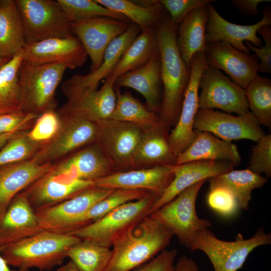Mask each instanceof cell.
Listing matches in <instances>:
<instances>
[{
    "label": "cell",
    "mask_w": 271,
    "mask_h": 271,
    "mask_svg": "<svg viewBox=\"0 0 271 271\" xmlns=\"http://www.w3.org/2000/svg\"><path fill=\"white\" fill-rule=\"evenodd\" d=\"M23 60V51L0 67V115L23 111L18 71Z\"/></svg>",
    "instance_id": "e575fe53"
},
{
    "label": "cell",
    "mask_w": 271,
    "mask_h": 271,
    "mask_svg": "<svg viewBox=\"0 0 271 271\" xmlns=\"http://www.w3.org/2000/svg\"><path fill=\"white\" fill-rule=\"evenodd\" d=\"M94 143L53 166L52 171L70 178L93 182L115 172L107 157Z\"/></svg>",
    "instance_id": "cb8c5ba5"
},
{
    "label": "cell",
    "mask_w": 271,
    "mask_h": 271,
    "mask_svg": "<svg viewBox=\"0 0 271 271\" xmlns=\"http://www.w3.org/2000/svg\"><path fill=\"white\" fill-rule=\"evenodd\" d=\"M206 181L190 186L149 215L176 235L180 243L188 248L197 232L212 226L209 220L200 218L196 211L198 194Z\"/></svg>",
    "instance_id": "52a82bcc"
},
{
    "label": "cell",
    "mask_w": 271,
    "mask_h": 271,
    "mask_svg": "<svg viewBox=\"0 0 271 271\" xmlns=\"http://www.w3.org/2000/svg\"><path fill=\"white\" fill-rule=\"evenodd\" d=\"M127 23L106 17H95L70 23L72 34L80 41L91 61L90 71L101 65L109 44L123 34Z\"/></svg>",
    "instance_id": "5bb4252c"
},
{
    "label": "cell",
    "mask_w": 271,
    "mask_h": 271,
    "mask_svg": "<svg viewBox=\"0 0 271 271\" xmlns=\"http://www.w3.org/2000/svg\"><path fill=\"white\" fill-rule=\"evenodd\" d=\"M249 109L261 125L271 127V79L257 75L244 89Z\"/></svg>",
    "instance_id": "74e56055"
},
{
    "label": "cell",
    "mask_w": 271,
    "mask_h": 271,
    "mask_svg": "<svg viewBox=\"0 0 271 271\" xmlns=\"http://www.w3.org/2000/svg\"><path fill=\"white\" fill-rule=\"evenodd\" d=\"M204 53L208 66L222 70L244 89L258 75L255 56L241 52L227 42L207 43Z\"/></svg>",
    "instance_id": "ac0fdd59"
},
{
    "label": "cell",
    "mask_w": 271,
    "mask_h": 271,
    "mask_svg": "<svg viewBox=\"0 0 271 271\" xmlns=\"http://www.w3.org/2000/svg\"><path fill=\"white\" fill-rule=\"evenodd\" d=\"M96 143L115 172L132 170L134 156L143 129L128 122L106 119L98 121Z\"/></svg>",
    "instance_id": "30bf717a"
},
{
    "label": "cell",
    "mask_w": 271,
    "mask_h": 271,
    "mask_svg": "<svg viewBox=\"0 0 271 271\" xmlns=\"http://www.w3.org/2000/svg\"><path fill=\"white\" fill-rule=\"evenodd\" d=\"M26 45L16 1H0V57L9 60L22 52Z\"/></svg>",
    "instance_id": "4dcf8cb0"
},
{
    "label": "cell",
    "mask_w": 271,
    "mask_h": 271,
    "mask_svg": "<svg viewBox=\"0 0 271 271\" xmlns=\"http://www.w3.org/2000/svg\"><path fill=\"white\" fill-rule=\"evenodd\" d=\"M161 196L150 192L138 200L117 207L100 219L70 233L81 240L110 248L120 236L151 214Z\"/></svg>",
    "instance_id": "277c9868"
},
{
    "label": "cell",
    "mask_w": 271,
    "mask_h": 271,
    "mask_svg": "<svg viewBox=\"0 0 271 271\" xmlns=\"http://www.w3.org/2000/svg\"><path fill=\"white\" fill-rule=\"evenodd\" d=\"M38 116L22 110L0 115V134L23 131L28 124Z\"/></svg>",
    "instance_id": "7dc6e473"
},
{
    "label": "cell",
    "mask_w": 271,
    "mask_h": 271,
    "mask_svg": "<svg viewBox=\"0 0 271 271\" xmlns=\"http://www.w3.org/2000/svg\"><path fill=\"white\" fill-rule=\"evenodd\" d=\"M177 27L167 13L154 28L159 45L163 85L159 115L170 127L175 125L178 119L191 74V65L184 62L177 45Z\"/></svg>",
    "instance_id": "6da1fadb"
},
{
    "label": "cell",
    "mask_w": 271,
    "mask_h": 271,
    "mask_svg": "<svg viewBox=\"0 0 271 271\" xmlns=\"http://www.w3.org/2000/svg\"><path fill=\"white\" fill-rule=\"evenodd\" d=\"M174 271H199V267L194 260L183 255L175 264Z\"/></svg>",
    "instance_id": "f907efd6"
},
{
    "label": "cell",
    "mask_w": 271,
    "mask_h": 271,
    "mask_svg": "<svg viewBox=\"0 0 271 271\" xmlns=\"http://www.w3.org/2000/svg\"><path fill=\"white\" fill-rule=\"evenodd\" d=\"M42 144L31 140L21 132L12 138L0 151V167L31 158Z\"/></svg>",
    "instance_id": "b9f144b4"
},
{
    "label": "cell",
    "mask_w": 271,
    "mask_h": 271,
    "mask_svg": "<svg viewBox=\"0 0 271 271\" xmlns=\"http://www.w3.org/2000/svg\"><path fill=\"white\" fill-rule=\"evenodd\" d=\"M93 186V181L70 178L51 169L22 192L37 211L62 202Z\"/></svg>",
    "instance_id": "d6986e66"
},
{
    "label": "cell",
    "mask_w": 271,
    "mask_h": 271,
    "mask_svg": "<svg viewBox=\"0 0 271 271\" xmlns=\"http://www.w3.org/2000/svg\"><path fill=\"white\" fill-rule=\"evenodd\" d=\"M114 89L116 103L109 119L130 123L143 129L152 127L161 121L159 114L150 111L129 92L121 93L119 88Z\"/></svg>",
    "instance_id": "836d02e7"
},
{
    "label": "cell",
    "mask_w": 271,
    "mask_h": 271,
    "mask_svg": "<svg viewBox=\"0 0 271 271\" xmlns=\"http://www.w3.org/2000/svg\"><path fill=\"white\" fill-rule=\"evenodd\" d=\"M112 256V250L88 241L80 240L71 247L66 257L79 271H105Z\"/></svg>",
    "instance_id": "8d00e7d4"
},
{
    "label": "cell",
    "mask_w": 271,
    "mask_h": 271,
    "mask_svg": "<svg viewBox=\"0 0 271 271\" xmlns=\"http://www.w3.org/2000/svg\"><path fill=\"white\" fill-rule=\"evenodd\" d=\"M27 44L72 35L70 23L57 1L16 0Z\"/></svg>",
    "instance_id": "ba28073f"
},
{
    "label": "cell",
    "mask_w": 271,
    "mask_h": 271,
    "mask_svg": "<svg viewBox=\"0 0 271 271\" xmlns=\"http://www.w3.org/2000/svg\"><path fill=\"white\" fill-rule=\"evenodd\" d=\"M23 131H14L0 134V149H1L12 138Z\"/></svg>",
    "instance_id": "816d5d0a"
},
{
    "label": "cell",
    "mask_w": 271,
    "mask_h": 271,
    "mask_svg": "<svg viewBox=\"0 0 271 271\" xmlns=\"http://www.w3.org/2000/svg\"><path fill=\"white\" fill-rule=\"evenodd\" d=\"M193 127L196 131L208 132L229 142L245 139L257 142L265 134L250 111L235 115L213 109H198Z\"/></svg>",
    "instance_id": "4fadbf2b"
},
{
    "label": "cell",
    "mask_w": 271,
    "mask_h": 271,
    "mask_svg": "<svg viewBox=\"0 0 271 271\" xmlns=\"http://www.w3.org/2000/svg\"><path fill=\"white\" fill-rule=\"evenodd\" d=\"M80 240L70 233L42 230L0 247V252L10 266L48 271L62 265L68 249Z\"/></svg>",
    "instance_id": "3957f363"
},
{
    "label": "cell",
    "mask_w": 271,
    "mask_h": 271,
    "mask_svg": "<svg viewBox=\"0 0 271 271\" xmlns=\"http://www.w3.org/2000/svg\"><path fill=\"white\" fill-rule=\"evenodd\" d=\"M191 74L186 88L178 119L169 132V141L171 150L177 157L194 140L197 132L194 123L199 109V81L208 64L204 52L196 53L190 61Z\"/></svg>",
    "instance_id": "7c38bea8"
},
{
    "label": "cell",
    "mask_w": 271,
    "mask_h": 271,
    "mask_svg": "<svg viewBox=\"0 0 271 271\" xmlns=\"http://www.w3.org/2000/svg\"><path fill=\"white\" fill-rule=\"evenodd\" d=\"M114 86L118 88L125 87L136 90L145 98L146 106L159 114L163 97L160 57L118 77Z\"/></svg>",
    "instance_id": "83f0119b"
},
{
    "label": "cell",
    "mask_w": 271,
    "mask_h": 271,
    "mask_svg": "<svg viewBox=\"0 0 271 271\" xmlns=\"http://www.w3.org/2000/svg\"><path fill=\"white\" fill-rule=\"evenodd\" d=\"M173 233L149 215L113 244L105 271H130L149 262L170 244Z\"/></svg>",
    "instance_id": "7a4b0ae2"
},
{
    "label": "cell",
    "mask_w": 271,
    "mask_h": 271,
    "mask_svg": "<svg viewBox=\"0 0 271 271\" xmlns=\"http://www.w3.org/2000/svg\"><path fill=\"white\" fill-rule=\"evenodd\" d=\"M234 167L229 162L220 161H197L174 165V178L154 204L151 213L194 184L227 173L233 170Z\"/></svg>",
    "instance_id": "7402d4cb"
},
{
    "label": "cell",
    "mask_w": 271,
    "mask_h": 271,
    "mask_svg": "<svg viewBox=\"0 0 271 271\" xmlns=\"http://www.w3.org/2000/svg\"><path fill=\"white\" fill-rule=\"evenodd\" d=\"M189 147L177 158L176 165L197 161H220L239 165L241 158L237 146L232 142L216 137L206 131H196Z\"/></svg>",
    "instance_id": "f1b7e54d"
},
{
    "label": "cell",
    "mask_w": 271,
    "mask_h": 271,
    "mask_svg": "<svg viewBox=\"0 0 271 271\" xmlns=\"http://www.w3.org/2000/svg\"><path fill=\"white\" fill-rule=\"evenodd\" d=\"M248 169L266 178L271 176V135L265 134L252 148Z\"/></svg>",
    "instance_id": "ee69618b"
},
{
    "label": "cell",
    "mask_w": 271,
    "mask_h": 271,
    "mask_svg": "<svg viewBox=\"0 0 271 271\" xmlns=\"http://www.w3.org/2000/svg\"><path fill=\"white\" fill-rule=\"evenodd\" d=\"M170 127L161 119L154 126L143 130L134 156L132 170L176 165L177 157L169 141Z\"/></svg>",
    "instance_id": "484cf974"
},
{
    "label": "cell",
    "mask_w": 271,
    "mask_h": 271,
    "mask_svg": "<svg viewBox=\"0 0 271 271\" xmlns=\"http://www.w3.org/2000/svg\"><path fill=\"white\" fill-rule=\"evenodd\" d=\"M173 166L116 172L94 181V186L108 189L144 190L162 195L174 178Z\"/></svg>",
    "instance_id": "44dd1931"
},
{
    "label": "cell",
    "mask_w": 271,
    "mask_h": 271,
    "mask_svg": "<svg viewBox=\"0 0 271 271\" xmlns=\"http://www.w3.org/2000/svg\"><path fill=\"white\" fill-rule=\"evenodd\" d=\"M113 12L124 16L141 31L154 28L167 13L160 1H142L139 5L128 0H95Z\"/></svg>",
    "instance_id": "d6a6232c"
},
{
    "label": "cell",
    "mask_w": 271,
    "mask_h": 271,
    "mask_svg": "<svg viewBox=\"0 0 271 271\" xmlns=\"http://www.w3.org/2000/svg\"><path fill=\"white\" fill-rule=\"evenodd\" d=\"M199 89V109L216 108L237 115L250 112L244 89L218 69L207 66L201 76Z\"/></svg>",
    "instance_id": "8fae6325"
},
{
    "label": "cell",
    "mask_w": 271,
    "mask_h": 271,
    "mask_svg": "<svg viewBox=\"0 0 271 271\" xmlns=\"http://www.w3.org/2000/svg\"><path fill=\"white\" fill-rule=\"evenodd\" d=\"M61 124L60 115L54 110L45 111L38 116L27 136L32 141L42 144L48 142L57 133Z\"/></svg>",
    "instance_id": "7bdbcfd3"
},
{
    "label": "cell",
    "mask_w": 271,
    "mask_h": 271,
    "mask_svg": "<svg viewBox=\"0 0 271 271\" xmlns=\"http://www.w3.org/2000/svg\"><path fill=\"white\" fill-rule=\"evenodd\" d=\"M270 243V234L265 233L262 228L248 239H244L239 233L232 241L218 239L208 228L197 232L188 248L203 251L209 259L214 271H237L252 250Z\"/></svg>",
    "instance_id": "5b68a950"
},
{
    "label": "cell",
    "mask_w": 271,
    "mask_h": 271,
    "mask_svg": "<svg viewBox=\"0 0 271 271\" xmlns=\"http://www.w3.org/2000/svg\"><path fill=\"white\" fill-rule=\"evenodd\" d=\"M141 30L134 23L114 39L107 46L101 65L96 70L84 75H75L65 81L62 88L84 89H97L99 83L106 79L116 66L124 53L140 34Z\"/></svg>",
    "instance_id": "d4e9b609"
},
{
    "label": "cell",
    "mask_w": 271,
    "mask_h": 271,
    "mask_svg": "<svg viewBox=\"0 0 271 271\" xmlns=\"http://www.w3.org/2000/svg\"><path fill=\"white\" fill-rule=\"evenodd\" d=\"M56 271H79L74 263L69 261L67 263L61 265Z\"/></svg>",
    "instance_id": "db71d44e"
},
{
    "label": "cell",
    "mask_w": 271,
    "mask_h": 271,
    "mask_svg": "<svg viewBox=\"0 0 271 271\" xmlns=\"http://www.w3.org/2000/svg\"><path fill=\"white\" fill-rule=\"evenodd\" d=\"M207 6L192 11L177 27V45L182 59L188 65L194 54L205 52L206 48Z\"/></svg>",
    "instance_id": "f546056e"
},
{
    "label": "cell",
    "mask_w": 271,
    "mask_h": 271,
    "mask_svg": "<svg viewBox=\"0 0 271 271\" xmlns=\"http://www.w3.org/2000/svg\"><path fill=\"white\" fill-rule=\"evenodd\" d=\"M177 253L176 248L165 249L149 262L137 268L136 271H174Z\"/></svg>",
    "instance_id": "c3c4849f"
},
{
    "label": "cell",
    "mask_w": 271,
    "mask_h": 271,
    "mask_svg": "<svg viewBox=\"0 0 271 271\" xmlns=\"http://www.w3.org/2000/svg\"><path fill=\"white\" fill-rule=\"evenodd\" d=\"M41 231L36 212L22 192L0 215V247Z\"/></svg>",
    "instance_id": "603a6c76"
},
{
    "label": "cell",
    "mask_w": 271,
    "mask_h": 271,
    "mask_svg": "<svg viewBox=\"0 0 271 271\" xmlns=\"http://www.w3.org/2000/svg\"><path fill=\"white\" fill-rule=\"evenodd\" d=\"M214 0H161L160 3L168 13L172 22L178 26L194 10L207 6Z\"/></svg>",
    "instance_id": "f6af8a7d"
},
{
    "label": "cell",
    "mask_w": 271,
    "mask_h": 271,
    "mask_svg": "<svg viewBox=\"0 0 271 271\" xmlns=\"http://www.w3.org/2000/svg\"><path fill=\"white\" fill-rule=\"evenodd\" d=\"M159 57V45L154 29L141 31L105 79H109L114 83L115 80L121 75Z\"/></svg>",
    "instance_id": "1f68e13d"
},
{
    "label": "cell",
    "mask_w": 271,
    "mask_h": 271,
    "mask_svg": "<svg viewBox=\"0 0 271 271\" xmlns=\"http://www.w3.org/2000/svg\"><path fill=\"white\" fill-rule=\"evenodd\" d=\"M53 167L51 163L37 164L30 159L0 167V215L18 194Z\"/></svg>",
    "instance_id": "4316f807"
},
{
    "label": "cell",
    "mask_w": 271,
    "mask_h": 271,
    "mask_svg": "<svg viewBox=\"0 0 271 271\" xmlns=\"http://www.w3.org/2000/svg\"><path fill=\"white\" fill-rule=\"evenodd\" d=\"M88 56L78 39L72 35L28 44L23 60L34 64H60L67 69L82 66Z\"/></svg>",
    "instance_id": "e0dca14e"
},
{
    "label": "cell",
    "mask_w": 271,
    "mask_h": 271,
    "mask_svg": "<svg viewBox=\"0 0 271 271\" xmlns=\"http://www.w3.org/2000/svg\"><path fill=\"white\" fill-rule=\"evenodd\" d=\"M208 181L209 189L207 203L209 207L221 216L229 218L234 216L240 208L232 190L217 176Z\"/></svg>",
    "instance_id": "60d3db41"
},
{
    "label": "cell",
    "mask_w": 271,
    "mask_h": 271,
    "mask_svg": "<svg viewBox=\"0 0 271 271\" xmlns=\"http://www.w3.org/2000/svg\"><path fill=\"white\" fill-rule=\"evenodd\" d=\"M67 69L60 64H34L23 60L18 71L23 110L39 115L54 110L56 89Z\"/></svg>",
    "instance_id": "8992f818"
},
{
    "label": "cell",
    "mask_w": 271,
    "mask_h": 271,
    "mask_svg": "<svg viewBox=\"0 0 271 271\" xmlns=\"http://www.w3.org/2000/svg\"><path fill=\"white\" fill-rule=\"evenodd\" d=\"M207 8V44L224 41L246 54H249V50L244 42H249L256 47L262 45L263 41L257 37V32L261 27L271 25V11L268 6L264 9L261 19L257 23L249 25H238L227 21L211 4H208Z\"/></svg>",
    "instance_id": "2e32d148"
},
{
    "label": "cell",
    "mask_w": 271,
    "mask_h": 271,
    "mask_svg": "<svg viewBox=\"0 0 271 271\" xmlns=\"http://www.w3.org/2000/svg\"><path fill=\"white\" fill-rule=\"evenodd\" d=\"M70 23L95 17H109L127 23L124 16L113 12L95 0H57Z\"/></svg>",
    "instance_id": "ab89813d"
},
{
    "label": "cell",
    "mask_w": 271,
    "mask_h": 271,
    "mask_svg": "<svg viewBox=\"0 0 271 271\" xmlns=\"http://www.w3.org/2000/svg\"><path fill=\"white\" fill-rule=\"evenodd\" d=\"M224 181L234 193L239 207L244 210L248 209L254 189L261 188L267 182V178L248 169L232 170L217 176Z\"/></svg>",
    "instance_id": "f35d334b"
},
{
    "label": "cell",
    "mask_w": 271,
    "mask_h": 271,
    "mask_svg": "<svg viewBox=\"0 0 271 271\" xmlns=\"http://www.w3.org/2000/svg\"><path fill=\"white\" fill-rule=\"evenodd\" d=\"M0 271H30V270H24L18 269L17 270L12 269L7 261L2 255L0 252Z\"/></svg>",
    "instance_id": "f5cc1de1"
},
{
    "label": "cell",
    "mask_w": 271,
    "mask_h": 271,
    "mask_svg": "<svg viewBox=\"0 0 271 271\" xmlns=\"http://www.w3.org/2000/svg\"><path fill=\"white\" fill-rule=\"evenodd\" d=\"M151 192L140 189H116L96 203L69 227L67 233L91 224L104 216L117 207L138 200Z\"/></svg>",
    "instance_id": "d590c367"
},
{
    "label": "cell",
    "mask_w": 271,
    "mask_h": 271,
    "mask_svg": "<svg viewBox=\"0 0 271 271\" xmlns=\"http://www.w3.org/2000/svg\"><path fill=\"white\" fill-rule=\"evenodd\" d=\"M8 60L3 59L0 57V67L7 61H8Z\"/></svg>",
    "instance_id": "11a10c76"
},
{
    "label": "cell",
    "mask_w": 271,
    "mask_h": 271,
    "mask_svg": "<svg viewBox=\"0 0 271 271\" xmlns=\"http://www.w3.org/2000/svg\"><path fill=\"white\" fill-rule=\"evenodd\" d=\"M61 124L53 139L38 150L31 158L37 164H48L53 160L89 143H94L96 123L76 113L60 112Z\"/></svg>",
    "instance_id": "9c48e42d"
},
{
    "label": "cell",
    "mask_w": 271,
    "mask_h": 271,
    "mask_svg": "<svg viewBox=\"0 0 271 271\" xmlns=\"http://www.w3.org/2000/svg\"><path fill=\"white\" fill-rule=\"evenodd\" d=\"M257 34H259L264 41V45L256 47L249 42L246 41L244 44L250 50L254 52L256 57L260 60L258 63V72L264 73H271V27L265 26L258 29Z\"/></svg>",
    "instance_id": "bcb514c9"
},
{
    "label": "cell",
    "mask_w": 271,
    "mask_h": 271,
    "mask_svg": "<svg viewBox=\"0 0 271 271\" xmlns=\"http://www.w3.org/2000/svg\"><path fill=\"white\" fill-rule=\"evenodd\" d=\"M270 0H233L232 4L242 14L245 16H255L258 14V6Z\"/></svg>",
    "instance_id": "681fc988"
},
{
    "label": "cell",
    "mask_w": 271,
    "mask_h": 271,
    "mask_svg": "<svg viewBox=\"0 0 271 271\" xmlns=\"http://www.w3.org/2000/svg\"><path fill=\"white\" fill-rule=\"evenodd\" d=\"M113 190L93 186L58 204L35 211L42 230L67 233L74 221Z\"/></svg>",
    "instance_id": "9a60e30c"
},
{
    "label": "cell",
    "mask_w": 271,
    "mask_h": 271,
    "mask_svg": "<svg viewBox=\"0 0 271 271\" xmlns=\"http://www.w3.org/2000/svg\"><path fill=\"white\" fill-rule=\"evenodd\" d=\"M62 88L68 100L60 112L80 114L97 122L109 118L114 109V82L109 79L98 90Z\"/></svg>",
    "instance_id": "ffe728a7"
}]
</instances>
